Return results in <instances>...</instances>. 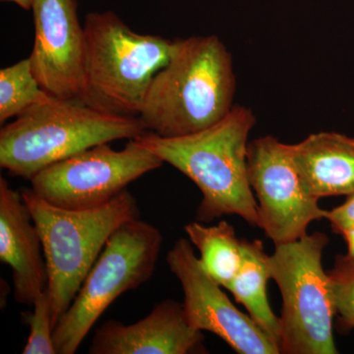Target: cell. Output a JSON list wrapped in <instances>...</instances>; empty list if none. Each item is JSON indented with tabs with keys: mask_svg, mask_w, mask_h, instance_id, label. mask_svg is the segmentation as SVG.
<instances>
[{
	"mask_svg": "<svg viewBox=\"0 0 354 354\" xmlns=\"http://www.w3.org/2000/svg\"><path fill=\"white\" fill-rule=\"evenodd\" d=\"M342 236L344 237L348 245V255L354 257V223L342 232Z\"/></svg>",
	"mask_w": 354,
	"mask_h": 354,
	"instance_id": "21",
	"label": "cell"
},
{
	"mask_svg": "<svg viewBox=\"0 0 354 354\" xmlns=\"http://www.w3.org/2000/svg\"><path fill=\"white\" fill-rule=\"evenodd\" d=\"M146 131L137 116L104 113L81 99L46 97L0 129V167L31 180L41 169L100 144Z\"/></svg>",
	"mask_w": 354,
	"mask_h": 354,
	"instance_id": "3",
	"label": "cell"
},
{
	"mask_svg": "<svg viewBox=\"0 0 354 354\" xmlns=\"http://www.w3.org/2000/svg\"><path fill=\"white\" fill-rule=\"evenodd\" d=\"M335 316L344 329H354V257L337 255L328 271Z\"/></svg>",
	"mask_w": 354,
	"mask_h": 354,
	"instance_id": "18",
	"label": "cell"
},
{
	"mask_svg": "<svg viewBox=\"0 0 354 354\" xmlns=\"http://www.w3.org/2000/svg\"><path fill=\"white\" fill-rule=\"evenodd\" d=\"M325 220L329 221L333 232L341 234L354 223V193L346 197L341 206L326 211Z\"/></svg>",
	"mask_w": 354,
	"mask_h": 354,
	"instance_id": "20",
	"label": "cell"
},
{
	"mask_svg": "<svg viewBox=\"0 0 354 354\" xmlns=\"http://www.w3.org/2000/svg\"><path fill=\"white\" fill-rule=\"evenodd\" d=\"M329 237L322 232L274 245L269 255L271 279L281 292L279 353L335 354V316L323 253Z\"/></svg>",
	"mask_w": 354,
	"mask_h": 354,
	"instance_id": "6",
	"label": "cell"
},
{
	"mask_svg": "<svg viewBox=\"0 0 354 354\" xmlns=\"http://www.w3.org/2000/svg\"><path fill=\"white\" fill-rule=\"evenodd\" d=\"M165 162L130 140L122 150L109 143L48 165L31 179V189L44 201L60 208L86 209L108 204L133 181L160 169Z\"/></svg>",
	"mask_w": 354,
	"mask_h": 354,
	"instance_id": "8",
	"label": "cell"
},
{
	"mask_svg": "<svg viewBox=\"0 0 354 354\" xmlns=\"http://www.w3.org/2000/svg\"><path fill=\"white\" fill-rule=\"evenodd\" d=\"M203 332L193 329L183 304L165 299L138 322L125 325L109 320L95 330L91 354L208 353Z\"/></svg>",
	"mask_w": 354,
	"mask_h": 354,
	"instance_id": "12",
	"label": "cell"
},
{
	"mask_svg": "<svg viewBox=\"0 0 354 354\" xmlns=\"http://www.w3.org/2000/svg\"><path fill=\"white\" fill-rule=\"evenodd\" d=\"M4 2H12L24 10H32V0H1Z\"/></svg>",
	"mask_w": 354,
	"mask_h": 354,
	"instance_id": "22",
	"label": "cell"
},
{
	"mask_svg": "<svg viewBox=\"0 0 354 354\" xmlns=\"http://www.w3.org/2000/svg\"><path fill=\"white\" fill-rule=\"evenodd\" d=\"M184 230L199 251L198 258L205 271L227 288L243 262L242 239L236 236L234 227L227 221L216 225H205L197 221L186 225Z\"/></svg>",
	"mask_w": 354,
	"mask_h": 354,
	"instance_id": "16",
	"label": "cell"
},
{
	"mask_svg": "<svg viewBox=\"0 0 354 354\" xmlns=\"http://www.w3.org/2000/svg\"><path fill=\"white\" fill-rule=\"evenodd\" d=\"M21 193L43 243L55 328L109 237L127 221L139 218L138 203L125 189L101 207L70 209L44 201L31 188Z\"/></svg>",
	"mask_w": 354,
	"mask_h": 354,
	"instance_id": "5",
	"label": "cell"
},
{
	"mask_svg": "<svg viewBox=\"0 0 354 354\" xmlns=\"http://www.w3.org/2000/svg\"><path fill=\"white\" fill-rule=\"evenodd\" d=\"M162 242L160 230L140 218L114 232L73 301L58 319L53 330L57 354L75 353L114 300L152 278Z\"/></svg>",
	"mask_w": 354,
	"mask_h": 354,
	"instance_id": "7",
	"label": "cell"
},
{
	"mask_svg": "<svg viewBox=\"0 0 354 354\" xmlns=\"http://www.w3.org/2000/svg\"><path fill=\"white\" fill-rule=\"evenodd\" d=\"M291 156L312 196H349L354 193V138L319 132L290 145Z\"/></svg>",
	"mask_w": 354,
	"mask_h": 354,
	"instance_id": "14",
	"label": "cell"
},
{
	"mask_svg": "<svg viewBox=\"0 0 354 354\" xmlns=\"http://www.w3.org/2000/svg\"><path fill=\"white\" fill-rule=\"evenodd\" d=\"M50 94L41 88L30 57L0 70V123L17 118Z\"/></svg>",
	"mask_w": 354,
	"mask_h": 354,
	"instance_id": "17",
	"label": "cell"
},
{
	"mask_svg": "<svg viewBox=\"0 0 354 354\" xmlns=\"http://www.w3.org/2000/svg\"><path fill=\"white\" fill-rule=\"evenodd\" d=\"M167 262L181 283L184 314L193 329L218 335L239 354H279L264 330L237 309L223 286L207 274L189 239H177Z\"/></svg>",
	"mask_w": 354,
	"mask_h": 354,
	"instance_id": "10",
	"label": "cell"
},
{
	"mask_svg": "<svg viewBox=\"0 0 354 354\" xmlns=\"http://www.w3.org/2000/svg\"><path fill=\"white\" fill-rule=\"evenodd\" d=\"M85 30V91L95 109L139 118L153 77L169 64L176 39L134 32L113 11L90 12Z\"/></svg>",
	"mask_w": 354,
	"mask_h": 354,
	"instance_id": "4",
	"label": "cell"
},
{
	"mask_svg": "<svg viewBox=\"0 0 354 354\" xmlns=\"http://www.w3.org/2000/svg\"><path fill=\"white\" fill-rule=\"evenodd\" d=\"M256 121L250 109L234 104L225 118L202 131L162 137L146 130L135 140L196 184L202 193L198 221L236 215L257 227V201L247 167L249 134Z\"/></svg>",
	"mask_w": 354,
	"mask_h": 354,
	"instance_id": "1",
	"label": "cell"
},
{
	"mask_svg": "<svg viewBox=\"0 0 354 354\" xmlns=\"http://www.w3.org/2000/svg\"><path fill=\"white\" fill-rule=\"evenodd\" d=\"M35 41L30 59L35 76L48 94L83 99L85 30L77 0H32Z\"/></svg>",
	"mask_w": 354,
	"mask_h": 354,
	"instance_id": "11",
	"label": "cell"
},
{
	"mask_svg": "<svg viewBox=\"0 0 354 354\" xmlns=\"http://www.w3.org/2000/svg\"><path fill=\"white\" fill-rule=\"evenodd\" d=\"M0 261L12 272L14 298L32 306L48 290V274L38 228L22 193L0 177Z\"/></svg>",
	"mask_w": 354,
	"mask_h": 354,
	"instance_id": "13",
	"label": "cell"
},
{
	"mask_svg": "<svg viewBox=\"0 0 354 354\" xmlns=\"http://www.w3.org/2000/svg\"><path fill=\"white\" fill-rule=\"evenodd\" d=\"M32 307V313L25 318L29 325L30 334L22 354H57L53 342L55 325L48 290L36 298Z\"/></svg>",
	"mask_w": 354,
	"mask_h": 354,
	"instance_id": "19",
	"label": "cell"
},
{
	"mask_svg": "<svg viewBox=\"0 0 354 354\" xmlns=\"http://www.w3.org/2000/svg\"><path fill=\"white\" fill-rule=\"evenodd\" d=\"M234 60L216 35L176 39L169 64L153 77L140 120L162 137H180L216 124L234 108Z\"/></svg>",
	"mask_w": 354,
	"mask_h": 354,
	"instance_id": "2",
	"label": "cell"
},
{
	"mask_svg": "<svg viewBox=\"0 0 354 354\" xmlns=\"http://www.w3.org/2000/svg\"><path fill=\"white\" fill-rule=\"evenodd\" d=\"M243 262L239 272L225 290L279 348L281 339L279 317L272 312L267 295V283L271 279L269 255L259 239H242Z\"/></svg>",
	"mask_w": 354,
	"mask_h": 354,
	"instance_id": "15",
	"label": "cell"
},
{
	"mask_svg": "<svg viewBox=\"0 0 354 354\" xmlns=\"http://www.w3.org/2000/svg\"><path fill=\"white\" fill-rule=\"evenodd\" d=\"M247 167L257 201L258 227L274 245L298 241L326 209L305 189L290 144L263 136L249 142Z\"/></svg>",
	"mask_w": 354,
	"mask_h": 354,
	"instance_id": "9",
	"label": "cell"
}]
</instances>
